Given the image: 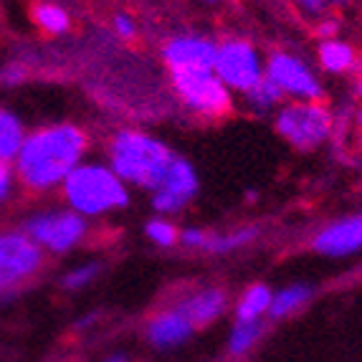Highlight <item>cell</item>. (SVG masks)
<instances>
[{"mask_svg": "<svg viewBox=\"0 0 362 362\" xmlns=\"http://www.w3.org/2000/svg\"><path fill=\"white\" fill-rule=\"evenodd\" d=\"M112 25H115V33L122 41H134V38H137V23L129 18L127 13H117Z\"/></svg>", "mask_w": 362, "mask_h": 362, "instance_id": "cell-29", "label": "cell"}, {"mask_svg": "<svg viewBox=\"0 0 362 362\" xmlns=\"http://www.w3.org/2000/svg\"><path fill=\"white\" fill-rule=\"evenodd\" d=\"M299 11L304 13V16H309V18H325V16H329V13L334 11V8L344 6L347 0H291Z\"/></svg>", "mask_w": 362, "mask_h": 362, "instance_id": "cell-26", "label": "cell"}, {"mask_svg": "<svg viewBox=\"0 0 362 362\" xmlns=\"http://www.w3.org/2000/svg\"><path fill=\"white\" fill-rule=\"evenodd\" d=\"M203 3H218V0H203Z\"/></svg>", "mask_w": 362, "mask_h": 362, "instance_id": "cell-36", "label": "cell"}, {"mask_svg": "<svg viewBox=\"0 0 362 362\" xmlns=\"http://www.w3.org/2000/svg\"><path fill=\"white\" fill-rule=\"evenodd\" d=\"M99 274H102V264H99V261H89V264H81V266H76V269H71V272L64 274V276H61V286L66 291H78V289H84V286H89Z\"/></svg>", "mask_w": 362, "mask_h": 362, "instance_id": "cell-22", "label": "cell"}, {"mask_svg": "<svg viewBox=\"0 0 362 362\" xmlns=\"http://www.w3.org/2000/svg\"><path fill=\"white\" fill-rule=\"evenodd\" d=\"M213 71L230 91L246 94L264 76V61L248 38H226L218 43Z\"/></svg>", "mask_w": 362, "mask_h": 362, "instance_id": "cell-8", "label": "cell"}, {"mask_svg": "<svg viewBox=\"0 0 362 362\" xmlns=\"http://www.w3.org/2000/svg\"><path fill=\"white\" fill-rule=\"evenodd\" d=\"M61 200L69 211L81 218H102L129 206V185L102 163H81L59 187Z\"/></svg>", "mask_w": 362, "mask_h": 362, "instance_id": "cell-3", "label": "cell"}, {"mask_svg": "<svg viewBox=\"0 0 362 362\" xmlns=\"http://www.w3.org/2000/svg\"><path fill=\"white\" fill-rule=\"evenodd\" d=\"M107 362H127L124 357H112V360H107Z\"/></svg>", "mask_w": 362, "mask_h": 362, "instance_id": "cell-35", "label": "cell"}, {"mask_svg": "<svg viewBox=\"0 0 362 362\" xmlns=\"http://www.w3.org/2000/svg\"><path fill=\"white\" fill-rule=\"evenodd\" d=\"M339 28H342L339 18L334 16V13H329V16L317 21V38H322V41H332V38H337Z\"/></svg>", "mask_w": 362, "mask_h": 362, "instance_id": "cell-30", "label": "cell"}, {"mask_svg": "<svg viewBox=\"0 0 362 362\" xmlns=\"http://www.w3.org/2000/svg\"><path fill=\"white\" fill-rule=\"evenodd\" d=\"M259 233V226H246V228L230 230V233H211L206 251H211V254H228V251H235V248L248 246L251 241H256Z\"/></svg>", "mask_w": 362, "mask_h": 362, "instance_id": "cell-21", "label": "cell"}, {"mask_svg": "<svg viewBox=\"0 0 362 362\" xmlns=\"http://www.w3.org/2000/svg\"><path fill=\"white\" fill-rule=\"evenodd\" d=\"M317 59L320 66L329 74H347L357 66V54L350 43L332 38V41H322L317 49Z\"/></svg>", "mask_w": 362, "mask_h": 362, "instance_id": "cell-16", "label": "cell"}, {"mask_svg": "<svg viewBox=\"0 0 362 362\" xmlns=\"http://www.w3.org/2000/svg\"><path fill=\"white\" fill-rule=\"evenodd\" d=\"M261 325L259 322H238V325L233 327V334H230V352L233 355H241V352H246L251 344L256 342V339L261 337Z\"/></svg>", "mask_w": 362, "mask_h": 362, "instance_id": "cell-24", "label": "cell"}, {"mask_svg": "<svg viewBox=\"0 0 362 362\" xmlns=\"http://www.w3.org/2000/svg\"><path fill=\"white\" fill-rule=\"evenodd\" d=\"M145 233H147V238H150L152 243H157V246H165V248L175 246V243L180 241V230H177L175 226L170 223L168 218H163V216L152 218L150 223L145 226Z\"/></svg>", "mask_w": 362, "mask_h": 362, "instance_id": "cell-23", "label": "cell"}, {"mask_svg": "<svg viewBox=\"0 0 362 362\" xmlns=\"http://www.w3.org/2000/svg\"><path fill=\"white\" fill-rule=\"evenodd\" d=\"M208 238H211V230L185 228V230H180V241L177 243H182V246H187V248H203V251H206Z\"/></svg>", "mask_w": 362, "mask_h": 362, "instance_id": "cell-28", "label": "cell"}, {"mask_svg": "<svg viewBox=\"0 0 362 362\" xmlns=\"http://www.w3.org/2000/svg\"><path fill=\"white\" fill-rule=\"evenodd\" d=\"M25 134H28V129H25V122L21 119V115H16L8 107H0V160L3 163H13L18 157Z\"/></svg>", "mask_w": 362, "mask_h": 362, "instance_id": "cell-15", "label": "cell"}, {"mask_svg": "<svg viewBox=\"0 0 362 362\" xmlns=\"http://www.w3.org/2000/svg\"><path fill=\"white\" fill-rule=\"evenodd\" d=\"M272 299H274V294L269 286H264V284L248 286V289L243 291L238 307H235L238 322H259L261 314L269 312V307H272Z\"/></svg>", "mask_w": 362, "mask_h": 362, "instance_id": "cell-18", "label": "cell"}, {"mask_svg": "<svg viewBox=\"0 0 362 362\" xmlns=\"http://www.w3.org/2000/svg\"><path fill=\"white\" fill-rule=\"evenodd\" d=\"M198 173L185 157H173L168 173H165L163 182L157 190H152V208L157 211V216H175L182 208L190 203V200L198 195Z\"/></svg>", "mask_w": 362, "mask_h": 362, "instance_id": "cell-10", "label": "cell"}, {"mask_svg": "<svg viewBox=\"0 0 362 362\" xmlns=\"http://www.w3.org/2000/svg\"><path fill=\"white\" fill-rule=\"evenodd\" d=\"M175 309L193 327H206L223 314L226 291L218 289V286H208V289H200L195 294H187Z\"/></svg>", "mask_w": 362, "mask_h": 362, "instance_id": "cell-13", "label": "cell"}, {"mask_svg": "<svg viewBox=\"0 0 362 362\" xmlns=\"http://www.w3.org/2000/svg\"><path fill=\"white\" fill-rule=\"evenodd\" d=\"M173 150L157 137L139 129H119L107 145L109 168L124 185L157 190L173 163Z\"/></svg>", "mask_w": 362, "mask_h": 362, "instance_id": "cell-2", "label": "cell"}, {"mask_svg": "<svg viewBox=\"0 0 362 362\" xmlns=\"http://www.w3.org/2000/svg\"><path fill=\"white\" fill-rule=\"evenodd\" d=\"M16 187H18V177H16L13 163H3L0 160V206H6L8 200L13 198Z\"/></svg>", "mask_w": 362, "mask_h": 362, "instance_id": "cell-27", "label": "cell"}, {"mask_svg": "<svg viewBox=\"0 0 362 362\" xmlns=\"http://www.w3.org/2000/svg\"><path fill=\"white\" fill-rule=\"evenodd\" d=\"M177 99L193 115L206 119H221L233 107L230 89L216 76V71H175L170 74Z\"/></svg>", "mask_w": 362, "mask_h": 362, "instance_id": "cell-7", "label": "cell"}, {"mask_svg": "<svg viewBox=\"0 0 362 362\" xmlns=\"http://www.w3.org/2000/svg\"><path fill=\"white\" fill-rule=\"evenodd\" d=\"M195 327L182 317L177 309H168V312L155 314L147 325V337L155 347H173L180 344L182 339H187L193 334Z\"/></svg>", "mask_w": 362, "mask_h": 362, "instance_id": "cell-14", "label": "cell"}, {"mask_svg": "<svg viewBox=\"0 0 362 362\" xmlns=\"http://www.w3.org/2000/svg\"><path fill=\"white\" fill-rule=\"evenodd\" d=\"M243 97H246L248 107L256 109V112H261V115H264V112H269V109H274V107H281V104H284V99H286L284 91L279 89V86L274 84L266 74L261 76L259 84H256L254 89H248Z\"/></svg>", "mask_w": 362, "mask_h": 362, "instance_id": "cell-20", "label": "cell"}, {"mask_svg": "<svg viewBox=\"0 0 362 362\" xmlns=\"http://www.w3.org/2000/svg\"><path fill=\"white\" fill-rule=\"evenodd\" d=\"M97 317H99V314L97 312H91V314H86V317H81V320H78V329H84V327H89L91 325V322H94V320H97Z\"/></svg>", "mask_w": 362, "mask_h": 362, "instance_id": "cell-32", "label": "cell"}, {"mask_svg": "<svg viewBox=\"0 0 362 362\" xmlns=\"http://www.w3.org/2000/svg\"><path fill=\"white\" fill-rule=\"evenodd\" d=\"M246 198H248V203H256V198H259V193H256V190H248Z\"/></svg>", "mask_w": 362, "mask_h": 362, "instance_id": "cell-34", "label": "cell"}, {"mask_svg": "<svg viewBox=\"0 0 362 362\" xmlns=\"http://www.w3.org/2000/svg\"><path fill=\"white\" fill-rule=\"evenodd\" d=\"M312 299V289L304 284H294V286H286L284 291H279L276 296L272 299V307H269V314H272V320H281V317H289L294 314L296 309H302L304 304Z\"/></svg>", "mask_w": 362, "mask_h": 362, "instance_id": "cell-19", "label": "cell"}, {"mask_svg": "<svg viewBox=\"0 0 362 362\" xmlns=\"http://www.w3.org/2000/svg\"><path fill=\"white\" fill-rule=\"evenodd\" d=\"M264 74L284 91V97H294V102H322L325 99V86L317 78V74L289 51H274L266 59Z\"/></svg>", "mask_w": 362, "mask_h": 362, "instance_id": "cell-9", "label": "cell"}, {"mask_svg": "<svg viewBox=\"0 0 362 362\" xmlns=\"http://www.w3.org/2000/svg\"><path fill=\"white\" fill-rule=\"evenodd\" d=\"M89 150V134L74 122H54L25 134L13 170L18 185L30 195L59 190L61 182L84 163Z\"/></svg>", "mask_w": 362, "mask_h": 362, "instance_id": "cell-1", "label": "cell"}, {"mask_svg": "<svg viewBox=\"0 0 362 362\" xmlns=\"http://www.w3.org/2000/svg\"><path fill=\"white\" fill-rule=\"evenodd\" d=\"M276 132L294 150L312 152L334 132V115L322 102H289L276 112Z\"/></svg>", "mask_w": 362, "mask_h": 362, "instance_id": "cell-5", "label": "cell"}, {"mask_svg": "<svg viewBox=\"0 0 362 362\" xmlns=\"http://www.w3.org/2000/svg\"><path fill=\"white\" fill-rule=\"evenodd\" d=\"M312 248L322 256H347L362 248V213H352L325 226L312 238Z\"/></svg>", "mask_w": 362, "mask_h": 362, "instance_id": "cell-12", "label": "cell"}, {"mask_svg": "<svg viewBox=\"0 0 362 362\" xmlns=\"http://www.w3.org/2000/svg\"><path fill=\"white\" fill-rule=\"evenodd\" d=\"M21 230L41 248L43 254L64 256L89 235V221L64 208H41L21 221Z\"/></svg>", "mask_w": 362, "mask_h": 362, "instance_id": "cell-4", "label": "cell"}, {"mask_svg": "<svg viewBox=\"0 0 362 362\" xmlns=\"http://www.w3.org/2000/svg\"><path fill=\"white\" fill-rule=\"evenodd\" d=\"M28 76H30L28 66L21 64V61H8V64L0 66V86H3V89L23 86L25 81H28Z\"/></svg>", "mask_w": 362, "mask_h": 362, "instance_id": "cell-25", "label": "cell"}, {"mask_svg": "<svg viewBox=\"0 0 362 362\" xmlns=\"http://www.w3.org/2000/svg\"><path fill=\"white\" fill-rule=\"evenodd\" d=\"M357 81H355V91H357V97L362 99V59L357 61Z\"/></svg>", "mask_w": 362, "mask_h": 362, "instance_id": "cell-31", "label": "cell"}, {"mask_svg": "<svg viewBox=\"0 0 362 362\" xmlns=\"http://www.w3.org/2000/svg\"><path fill=\"white\" fill-rule=\"evenodd\" d=\"M355 124L360 127V132H362V107H357V112H355Z\"/></svg>", "mask_w": 362, "mask_h": 362, "instance_id": "cell-33", "label": "cell"}, {"mask_svg": "<svg viewBox=\"0 0 362 362\" xmlns=\"http://www.w3.org/2000/svg\"><path fill=\"white\" fill-rule=\"evenodd\" d=\"M33 23L38 25V30H43L46 36H66L71 30V16L64 6L59 3H51V0H43L33 6Z\"/></svg>", "mask_w": 362, "mask_h": 362, "instance_id": "cell-17", "label": "cell"}, {"mask_svg": "<svg viewBox=\"0 0 362 362\" xmlns=\"http://www.w3.org/2000/svg\"><path fill=\"white\" fill-rule=\"evenodd\" d=\"M46 256L21 228L0 230V302L41 274Z\"/></svg>", "mask_w": 362, "mask_h": 362, "instance_id": "cell-6", "label": "cell"}, {"mask_svg": "<svg viewBox=\"0 0 362 362\" xmlns=\"http://www.w3.org/2000/svg\"><path fill=\"white\" fill-rule=\"evenodd\" d=\"M218 43L208 36H195V33H182V36L170 38L163 46V61L168 74L175 71H213L216 64Z\"/></svg>", "mask_w": 362, "mask_h": 362, "instance_id": "cell-11", "label": "cell"}]
</instances>
